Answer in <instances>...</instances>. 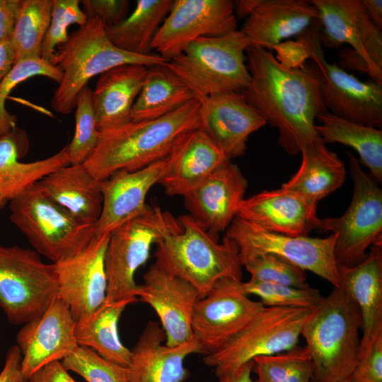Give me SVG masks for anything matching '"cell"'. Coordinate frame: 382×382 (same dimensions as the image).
Returning <instances> with one entry per match:
<instances>
[{
    "label": "cell",
    "mask_w": 382,
    "mask_h": 382,
    "mask_svg": "<svg viewBox=\"0 0 382 382\" xmlns=\"http://www.w3.org/2000/svg\"><path fill=\"white\" fill-rule=\"evenodd\" d=\"M247 187L239 167L228 161L183 196L185 205L192 216L217 237L236 217Z\"/></svg>",
    "instance_id": "obj_21"
},
{
    "label": "cell",
    "mask_w": 382,
    "mask_h": 382,
    "mask_svg": "<svg viewBox=\"0 0 382 382\" xmlns=\"http://www.w3.org/2000/svg\"><path fill=\"white\" fill-rule=\"evenodd\" d=\"M242 280L226 278L195 303L192 331L198 353L212 354L242 330L264 308L250 299L241 287Z\"/></svg>",
    "instance_id": "obj_14"
},
{
    "label": "cell",
    "mask_w": 382,
    "mask_h": 382,
    "mask_svg": "<svg viewBox=\"0 0 382 382\" xmlns=\"http://www.w3.org/2000/svg\"><path fill=\"white\" fill-rule=\"evenodd\" d=\"M236 216L268 231L294 236H308L319 219L317 204L282 187L245 198Z\"/></svg>",
    "instance_id": "obj_23"
},
{
    "label": "cell",
    "mask_w": 382,
    "mask_h": 382,
    "mask_svg": "<svg viewBox=\"0 0 382 382\" xmlns=\"http://www.w3.org/2000/svg\"><path fill=\"white\" fill-rule=\"evenodd\" d=\"M253 364V360H252L236 369L217 375L219 382H253L251 378Z\"/></svg>",
    "instance_id": "obj_50"
},
{
    "label": "cell",
    "mask_w": 382,
    "mask_h": 382,
    "mask_svg": "<svg viewBox=\"0 0 382 382\" xmlns=\"http://www.w3.org/2000/svg\"><path fill=\"white\" fill-rule=\"evenodd\" d=\"M42 76L59 83L62 73L51 63L41 57L27 58L15 63L13 68L0 83V136L16 127V117L11 115L5 108L6 100L11 91L25 80Z\"/></svg>",
    "instance_id": "obj_40"
},
{
    "label": "cell",
    "mask_w": 382,
    "mask_h": 382,
    "mask_svg": "<svg viewBox=\"0 0 382 382\" xmlns=\"http://www.w3.org/2000/svg\"><path fill=\"white\" fill-rule=\"evenodd\" d=\"M178 225V219L154 204L110 232L105 256L106 301H138L136 271L149 259L152 245Z\"/></svg>",
    "instance_id": "obj_11"
},
{
    "label": "cell",
    "mask_w": 382,
    "mask_h": 382,
    "mask_svg": "<svg viewBox=\"0 0 382 382\" xmlns=\"http://www.w3.org/2000/svg\"><path fill=\"white\" fill-rule=\"evenodd\" d=\"M29 382H78L69 374L62 361L50 363L35 372Z\"/></svg>",
    "instance_id": "obj_48"
},
{
    "label": "cell",
    "mask_w": 382,
    "mask_h": 382,
    "mask_svg": "<svg viewBox=\"0 0 382 382\" xmlns=\"http://www.w3.org/2000/svg\"><path fill=\"white\" fill-rule=\"evenodd\" d=\"M243 292L255 295L267 307H283L313 310L322 301L319 291L307 285L296 287L279 284L249 280L241 283Z\"/></svg>",
    "instance_id": "obj_39"
},
{
    "label": "cell",
    "mask_w": 382,
    "mask_h": 382,
    "mask_svg": "<svg viewBox=\"0 0 382 382\" xmlns=\"http://www.w3.org/2000/svg\"><path fill=\"white\" fill-rule=\"evenodd\" d=\"M168 61L157 53L138 55L117 48L108 37L101 21L88 18L54 54L51 64L62 73V79L52 96V108L57 112L69 114L90 79L110 69L128 64L151 67L166 65Z\"/></svg>",
    "instance_id": "obj_5"
},
{
    "label": "cell",
    "mask_w": 382,
    "mask_h": 382,
    "mask_svg": "<svg viewBox=\"0 0 382 382\" xmlns=\"http://www.w3.org/2000/svg\"><path fill=\"white\" fill-rule=\"evenodd\" d=\"M226 236L237 244L240 261L260 254H273L314 273L333 287L340 286L335 233L326 238L288 236L268 231L236 216L226 229Z\"/></svg>",
    "instance_id": "obj_13"
},
{
    "label": "cell",
    "mask_w": 382,
    "mask_h": 382,
    "mask_svg": "<svg viewBox=\"0 0 382 382\" xmlns=\"http://www.w3.org/2000/svg\"><path fill=\"white\" fill-rule=\"evenodd\" d=\"M320 122L316 130L321 141L349 146L359 154L371 176L382 181V130L353 122L331 114L328 110L317 117Z\"/></svg>",
    "instance_id": "obj_35"
},
{
    "label": "cell",
    "mask_w": 382,
    "mask_h": 382,
    "mask_svg": "<svg viewBox=\"0 0 382 382\" xmlns=\"http://www.w3.org/2000/svg\"><path fill=\"white\" fill-rule=\"evenodd\" d=\"M42 192L77 219L96 224L102 211L101 181L82 164L68 165L37 183Z\"/></svg>",
    "instance_id": "obj_29"
},
{
    "label": "cell",
    "mask_w": 382,
    "mask_h": 382,
    "mask_svg": "<svg viewBox=\"0 0 382 382\" xmlns=\"http://www.w3.org/2000/svg\"><path fill=\"white\" fill-rule=\"evenodd\" d=\"M136 296L151 306L166 334V345L176 347L194 341L192 318L199 294L187 282L160 270L155 264L143 276Z\"/></svg>",
    "instance_id": "obj_19"
},
{
    "label": "cell",
    "mask_w": 382,
    "mask_h": 382,
    "mask_svg": "<svg viewBox=\"0 0 382 382\" xmlns=\"http://www.w3.org/2000/svg\"><path fill=\"white\" fill-rule=\"evenodd\" d=\"M199 107L196 98L160 118L131 121L100 132L83 165L100 181L120 170L143 168L168 156L180 134L200 127Z\"/></svg>",
    "instance_id": "obj_2"
},
{
    "label": "cell",
    "mask_w": 382,
    "mask_h": 382,
    "mask_svg": "<svg viewBox=\"0 0 382 382\" xmlns=\"http://www.w3.org/2000/svg\"><path fill=\"white\" fill-rule=\"evenodd\" d=\"M169 154L134 170H120L101 181L103 206L96 224V236L110 233L125 222L149 212V190L158 183L169 165Z\"/></svg>",
    "instance_id": "obj_22"
},
{
    "label": "cell",
    "mask_w": 382,
    "mask_h": 382,
    "mask_svg": "<svg viewBox=\"0 0 382 382\" xmlns=\"http://www.w3.org/2000/svg\"><path fill=\"white\" fill-rule=\"evenodd\" d=\"M245 55L250 83L242 93L278 129L279 146L294 156L319 141L315 122L327 110L312 62L288 67L271 51L255 45L247 47Z\"/></svg>",
    "instance_id": "obj_1"
},
{
    "label": "cell",
    "mask_w": 382,
    "mask_h": 382,
    "mask_svg": "<svg viewBox=\"0 0 382 382\" xmlns=\"http://www.w3.org/2000/svg\"><path fill=\"white\" fill-rule=\"evenodd\" d=\"M338 270L340 286L355 302L361 314L360 357L382 333V245H372L358 265L338 266Z\"/></svg>",
    "instance_id": "obj_27"
},
{
    "label": "cell",
    "mask_w": 382,
    "mask_h": 382,
    "mask_svg": "<svg viewBox=\"0 0 382 382\" xmlns=\"http://www.w3.org/2000/svg\"><path fill=\"white\" fill-rule=\"evenodd\" d=\"M164 330L154 321H149L131 350L128 366L129 382H183L187 371L184 359L198 353L195 340L169 347Z\"/></svg>",
    "instance_id": "obj_26"
},
{
    "label": "cell",
    "mask_w": 382,
    "mask_h": 382,
    "mask_svg": "<svg viewBox=\"0 0 382 382\" xmlns=\"http://www.w3.org/2000/svg\"><path fill=\"white\" fill-rule=\"evenodd\" d=\"M231 0H175L156 33L152 50L170 60L202 37H219L237 30Z\"/></svg>",
    "instance_id": "obj_15"
},
{
    "label": "cell",
    "mask_w": 382,
    "mask_h": 382,
    "mask_svg": "<svg viewBox=\"0 0 382 382\" xmlns=\"http://www.w3.org/2000/svg\"><path fill=\"white\" fill-rule=\"evenodd\" d=\"M349 382H382V333L359 357Z\"/></svg>",
    "instance_id": "obj_45"
},
{
    "label": "cell",
    "mask_w": 382,
    "mask_h": 382,
    "mask_svg": "<svg viewBox=\"0 0 382 382\" xmlns=\"http://www.w3.org/2000/svg\"><path fill=\"white\" fill-rule=\"evenodd\" d=\"M196 98L192 90L166 65L151 66L132 108L131 120L160 118Z\"/></svg>",
    "instance_id": "obj_32"
},
{
    "label": "cell",
    "mask_w": 382,
    "mask_h": 382,
    "mask_svg": "<svg viewBox=\"0 0 382 382\" xmlns=\"http://www.w3.org/2000/svg\"><path fill=\"white\" fill-rule=\"evenodd\" d=\"M83 11L88 19L96 18L105 28L115 25L128 16L130 1L127 0H83Z\"/></svg>",
    "instance_id": "obj_44"
},
{
    "label": "cell",
    "mask_w": 382,
    "mask_h": 382,
    "mask_svg": "<svg viewBox=\"0 0 382 382\" xmlns=\"http://www.w3.org/2000/svg\"><path fill=\"white\" fill-rule=\"evenodd\" d=\"M93 91L85 86L76 102L75 129L70 144L66 146L69 164H82L96 148L100 136L93 103Z\"/></svg>",
    "instance_id": "obj_38"
},
{
    "label": "cell",
    "mask_w": 382,
    "mask_h": 382,
    "mask_svg": "<svg viewBox=\"0 0 382 382\" xmlns=\"http://www.w3.org/2000/svg\"><path fill=\"white\" fill-rule=\"evenodd\" d=\"M301 163L296 173L282 187L318 202L338 189L344 183L346 170L338 156L321 139L301 151Z\"/></svg>",
    "instance_id": "obj_31"
},
{
    "label": "cell",
    "mask_w": 382,
    "mask_h": 382,
    "mask_svg": "<svg viewBox=\"0 0 382 382\" xmlns=\"http://www.w3.org/2000/svg\"><path fill=\"white\" fill-rule=\"evenodd\" d=\"M249 46L240 30L219 37H202L166 66L199 99L224 92L242 93L250 83L245 55Z\"/></svg>",
    "instance_id": "obj_6"
},
{
    "label": "cell",
    "mask_w": 382,
    "mask_h": 382,
    "mask_svg": "<svg viewBox=\"0 0 382 382\" xmlns=\"http://www.w3.org/2000/svg\"><path fill=\"white\" fill-rule=\"evenodd\" d=\"M21 351L16 345H13L7 351L0 382H29L21 371Z\"/></svg>",
    "instance_id": "obj_47"
},
{
    "label": "cell",
    "mask_w": 382,
    "mask_h": 382,
    "mask_svg": "<svg viewBox=\"0 0 382 382\" xmlns=\"http://www.w3.org/2000/svg\"><path fill=\"white\" fill-rule=\"evenodd\" d=\"M28 147L25 132L16 127L0 136V196L11 200L50 173L69 165L66 146L44 159L18 161Z\"/></svg>",
    "instance_id": "obj_30"
},
{
    "label": "cell",
    "mask_w": 382,
    "mask_h": 382,
    "mask_svg": "<svg viewBox=\"0 0 382 382\" xmlns=\"http://www.w3.org/2000/svg\"><path fill=\"white\" fill-rule=\"evenodd\" d=\"M361 3L374 23L380 29L382 28V1L361 0Z\"/></svg>",
    "instance_id": "obj_52"
},
{
    "label": "cell",
    "mask_w": 382,
    "mask_h": 382,
    "mask_svg": "<svg viewBox=\"0 0 382 382\" xmlns=\"http://www.w3.org/2000/svg\"><path fill=\"white\" fill-rule=\"evenodd\" d=\"M22 0H0V42L11 39Z\"/></svg>",
    "instance_id": "obj_46"
},
{
    "label": "cell",
    "mask_w": 382,
    "mask_h": 382,
    "mask_svg": "<svg viewBox=\"0 0 382 382\" xmlns=\"http://www.w3.org/2000/svg\"><path fill=\"white\" fill-rule=\"evenodd\" d=\"M9 209L11 222L33 249L52 263L78 254L96 236V224L77 219L37 183L10 200Z\"/></svg>",
    "instance_id": "obj_7"
},
{
    "label": "cell",
    "mask_w": 382,
    "mask_h": 382,
    "mask_svg": "<svg viewBox=\"0 0 382 382\" xmlns=\"http://www.w3.org/2000/svg\"><path fill=\"white\" fill-rule=\"evenodd\" d=\"M253 382H312L313 365L305 347L253 359Z\"/></svg>",
    "instance_id": "obj_37"
},
{
    "label": "cell",
    "mask_w": 382,
    "mask_h": 382,
    "mask_svg": "<svg viewBox=\"0 0 382 382\" xmlns=\"http://www.w3.org/2000/svg\"><path fill=\"white\" fill-rule=\"evenodd\" d=\"M260 1V0L233 1L234 13L236 18H248L258 5Z\"/></svg>",
    "instance_id": "obj_53"
},
{
    "label": "cell",
    "mask_w": 382,
    "mask_h": 382,
    "mask_svg": "<svg viewBox=\"0 0 382 382\" xmlns=\"http://www.w3.org/2000/svg\"><path fill=\"white\" fill-rule=\"evenodd\" d=\"M52 8V0H22L11 37L16 62L27 58L41 57Z\"/></svg>",
    "instance_id": "obj_36"
},
{
    "label": "cell",
    "mask_w": 382,
    "mask_h": 382,
    "mask_svg": "<svg viewBox=\"0 0 382 382\" xmlns=\"http://www.w3.org/2000/svg\"><path fill=\"white\" fill-rule=\"evenodd\" d=\"M16 63L11 39L0 42V83Z\"/></svg>",
    "instance_id": "obj_51"
},
{
    "label": "cell",
    "mask_w": 382,
    "mask_h": 382,
    "mask_svg": "<svg viewBox=\"0 0 382 382\" xmlns=\"http://www.w3.org/2000/svg\"><path fill=\"white\" fill-rule=\"evenodd\" d=\"M361 318L358 306L340 286L311 310L301 336L313 365V382L349 379L360 351Z\"/></svg>",
    "instance_id": "obj_4"
},
{
    "label": "cell",
    "mask_w": 382,
    "mask_h": 382,
    "mask_svg": "<svg viewBox=\"0 0 382 382\" xmlns=\"http://www.w3.org/2000/svg\"><path fill=\"white\" fill-rule=\"evenodd\" d=\"M62 364L87 382H129L127 368L104 359L86 347L79 345Z\"/></svg>",
    "instance_id": "obj_41"
},
{
    "label": "cell",
    "mask_w": 382,
    "mask_h": 382,
    "mask_svg": "<svg viewBox=\"0 0 382 382\" xmlns=\"http://www.w3.org/2000/svg\"><path fill=\"white\" fill-rule=\"evenodd\" d=\"M313 382V381H312ZM340 382H349V379H347V380H345V381H340Z\"/></svg>",
    "instance_id": "obj_55"
},
{
    "label": "cell",
    "mask_w": 382,
    "mask_h": 382,
    "mask_svg": "<svg viewBox=\"0 0 382 382\" xmlns=\"http://www.w3.org/2000/svg\"><path fill=\"white\" fill-rule=\"evenodd\" d=\"M76 321L57 296L39 317L23 325L16 335L21 371L28 379L44 366L71 354L79 346Z\"/></svg>",
    "instance_id": "obj_18"
},
{
    "label": "cell",
    "mask_w": 382,
    "mask_h": 382,
    "mask_svg": "<svg viewBox=\"0 0 382 382\" xmlns=\"http://www.w3.org/2000/svg\"><path fill=\"white\" fill-rule=\"evenodd\" d=\"M173 2V0H137L135 8L125 20L105 28L108 37L125 52L138 55L152 54V42Z\"/></svg>",
    "instance_id": "obj_34"
},
{
    "label": "cell",
    "mask_w": 382,
    "mask_h": 382,
    "mask_svg": "<svg viewBox=\"0 0 382 382\" xmlns=\"http://www.w3.org/2000/svg\"><path fill=\"white\" fill-rule=\"evenodd\" d=\"M168 167L159 181L170 196H185L228 160L201 128L180 134L169 153Z\"/></svg>",
    "instance_id": "obj_24"
},
{
    "label": "cell",
    "mask_w": 382,
    "mask_h": 382,
    "mask_svg": "<svg viewBox=\"0 0 382 382\" xmlns=\"http://www.w3.org/2000/svg\"><path fill=\"white\" fill-rule=\"evenodd\" d=\"M318 9L320 42L330 48L348 44L366 62L372 81L382 84V32L361 0H311Z\"/></svg>",
    "instance_id": "obj_16"
},
{
    "label": "cell",
    "mask_w": 382,
    "mask_h": 382,
    "mask_svg": "<svg viewBox=\"0 0 382 382\" xmlns=\"http://www.w3.org/2000/svg\"><path fill=\"white\" fill-rule=\"evenodd\" d=\"M80 4L79 0H52L50 23L42 45V59L52 63L56 47L69 40L68 28L72 24L81 27L86 23L88 18Z\"/></svg>",
    "instance_id": "obj_43"
},
{
    "label": "cell",
    "mask_w": 382,
    "mask_h": 382,
    "mask_svg": "<svg viewBox=\"0 0 382 382\" xmlns=\"http://www.w3.org/2000/svg\"><path fill=\"white\" fill-rule=\"evenodd\" d=\"M347 154L353 180L351 202L340 217L318 219L316 229L336 233L337 265L350 267L363 261L372 245H382V190L355 156Z\"/></svg>",
    "instance_id": "obj_8"
},
{
    "label": "cell",
    "mask_w": 382,
    "mask_h": 382,
    "mask_svg": "<svg viewBox=\"0 0 382 382\" xmlns=\"http://www.w3.org/2000/svg\"><path fill=\"white\" fill-rule=\"evenodd\" d=\"M179 225L156 243L160 270L192 285L199 299L220 280H242L239 248L225 236L221 243L190 214L178 218Z\"/></svg>",
    "instance_id": "obj_3"
},
{
    "label": "cell",
    "mask_w": 382,
    "mask_h": 382,
    "mask_svg": "<svg viewBox=\"0 0 382 382\" xmlns=\"http://www.w3.org/2000/svg\"><path fill=\"white\" fill-rule=\"evenodd\" d=\"M132 301L105 302L82 321L76 323L75 335L79 345L88 347L104 359L128 368L131 350L120 341L119 319Z\"/></svg>",
    "instance_id": "obj_33"
},
{
    "label": "cell",
    "mask_w": 382,
    "mask_h": 382,
    "mask_svg": "<svg viewBox=\"0 0 382 382\" xmlns=\"http://www.w3.org/2000/svg\"><path fill=\"white\" fill-rule=\"evenodd\" d=\"M57 290L54 263L42 261L33 249L0 243V308L10 323L40 316Z\"/></svg>",
    "instance_id": "obj_9"
},
{
    "label": "cell",
    "mask_w": 382,
    "mask_h": 382,
    "mask_svg": "<svg viewBox=\"0 0 382 382\" xmlns=\"http://www.w3.org/2000/svg\"><path fill=\"white\" fill-rule=\"evenodd\" d=\"M241 263L255 282L296 287L308 285L303 270L273 254L257 255L242 260Z\"/></svg>",
    "instance_id": "obj_42"
},
{
    "label": "cell",
    "mask_w": 382,
    "mask_h": 382,
    "mask_svg": "<svg viewBox=\"0 0 382 382\" xmlns=\"http://www.w3.org/2000/svg\"><path fill=\"white\" fill-rule=\"evenodd\" d=\"M109 233L95 236L78 254L54 263L57 297L69 308L76 323L99 308L107 296L105 256Z\"/></svg>",
    "instance_id": "obj_17"
},
{
    "label": "cell",
    "mask_w": 382,
    "mask_h": 382,
    "mask_svg": "<svg viewBox=\"0 0 382 382\" xmlns=\"http://www.w3.org/2000/svg\"><path fill=\"white\" fill-rule=\"evenodd\" d=\"M340 64L343 69H355L366 73L371 78V71L364 60L352 49L347 48L342 50L339 57Z\"/></svg>",
    "instance_id": "obj_49"
},
{
    "label": "cell",
    "mask_w": 382,
    "mask_h": 382,
    "mask_svg": "<svg viewBox=\"0 0 382 382\" xmlns=\"http://www.w3.org/2000/svg\"><path fill=\"white\" fill-rule=\"evenodd\" d=\"M318 19L310 1L260 0L240 30L250 45L270 51L284 40L301 35Z\"/></svg>",
    "instance_id": "obj_25"
},
{
    "label": "cell",
    "mask_w": 382,
    "mask_h": 382,
    "mask_svg": "<svg viewBox=\"0 0 382 382\" xmlns=\"http://www.w3.org/2000/svg\"><path fill=\"white\" fill-rule=\"evenodd\" d=\"M148 67L123 64L101 74L93 91L98 130L104 132L131 122V110L139 96Z\"/></svg>",
    "instance_id": "obj_28"
},
{
    "label": "cell",
    "mask_w": 382,
    "mask_h": 382,
    "mask_svg": "<svg viewBox=\"0 0 382 382\" xmlns=\"http://www.w3.org/2000/svg\"><path fill=\"white\" fill-rule=\"evenodd\" d=\"M320 30L317 21L299 35V40L307 59L312 60L325 109L338 117L381 129L382 84L361 81L336 64L328 62L320 42Z\"/></svg>",
    "instance_id": "obj_10"
},
{
    "label": "cell",
    "mask_w": 382,
    "mask_h": 382,
    "mask_svg": "<svg viewBox=\"0 0 382 382\" xmlns=\"http://www.w3.org/2000/svg\"><path fill=\"white\" fill-rule=\"evenodd\" d=\"M311 310L264 308L242 330L216 352L204 357L215 374L237 369L260 356L286 352L298 345Z\"/></svg>",
    "instance_id": "obj_12"
},
{
    "label": "cell",
    "mask_w": 382,
    "mask_h": 382,
    "mask_svg": "<svg viewBox=\"0 0 382 382\" xmlns=\"http://www.w3.org/2000/svg\"><path fill=\"white\" fill-rule=\"evenodd\" d=\"M199 101V128L230 161L243 155L249 136L267 124L242 93H219Z\"/></svg>",
    "instance_id": "obj_20"
},
{
    "label": "cell",
    "mask_w": 382,
    "mask_h": 382,
    "mask_svg": "<svg viewBox=\"0 0 382 382\" xmlns=\"http://www.w3.org/2000/svg\"><path fill=\"white\" fill-rule=\"evenodd\" d=\"M6 201V200L5 199H4L1 196H0V207L4 205Z\"/></svg>",
    "instance_id": "obj_54"
}]
</instances>
